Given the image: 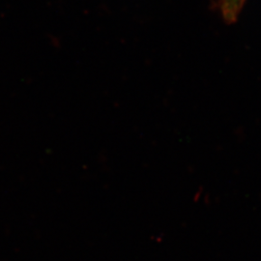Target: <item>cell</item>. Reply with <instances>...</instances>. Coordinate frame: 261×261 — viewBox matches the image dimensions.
Returning <instances> with one entry per match:
<instances>
[{
    "instance_id": "1",
    "label": "cell",
    "mask_w": 261,
    "mask_h": 261,
    "mask_svg": "<svg viewBox=\"0 0 261 261\" xmlns=\"http://www.w3.org/2000/svg\"><path fill=\"white\" fill-rule=\"evenodd\" d=\"M245 0H220L221 15L227 23H234L242 11Z\"/></svg>"
}]
</instances>
